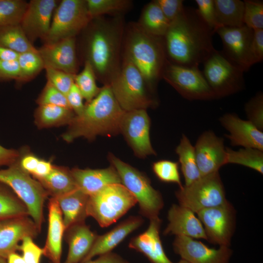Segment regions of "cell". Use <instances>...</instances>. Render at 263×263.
I'll return each mask as SVG.
<instances>
[{
  "label": "cell",
  "instance_id": "cell-50",
  "mask_svg": "<svg viewBox=\"0 0 263 263\" xmlns=\"http://www.w3.org/2000/svg\"><path fill=\"white\" fill-rule=\"evenodd\" d=\"M19 68L16 60H0V81L18 80Z\"/></svg>",
  "mask_w": 263,
  "mask_h": 263
},
{
  "label": "cell",
  "instance_id": "cell-4",
  "mask_svg": "<svg viewBox=\"0 0 263 263\" xmlns=\"http://www.w3.org/2000/svg\"><path fill=\"white\" fill-rule=\"evenodd\" d=\"M120 41L118 26L104 20L96 23L88 36L86 60L104 85L109 84L119 69Z\"/></svg>",
  "mask_w": 263,
  "mask_h": 263
},
{
  "label": "cell",
  "instance_id": "cell-14",
  "mask_svg": "<svg viewBox=\"0 0 263 263\" xmlns=\"http://www.w3.org/2000/svg\"><path fill=\"white\" fill-rule=\"evenodd\" d=\"M150 120L146 110L125 112L122 117L120 132L139 158L156 154L150 140Z\"/></svg>",
  "mask_w": 263,
  "mask_h": 263
},
{
  "label": "cell",
  "instance_id": "cell-1",
  "mask_svg": "<svg viewBox=\"0 0 263 263\" xmlns=\"http://www.w3.org/2000/svg\"><path fill=\"white\" fill-rule=\"evenodd\" d=\"M214 33L204 22L196 9L184 7L171 21L163 37L169 61L186 67H199L215 51Z\"/></svg>",
  "mask_w": 263,
  "mask_h": 263
},
{
  "label": "cell",
  "instance_id": "cell-45",
  "mask_svg": "<svg viewBox=\"0 0 263 263\" xmlns=\"http://www.w3.org/2000/svg\"><path fill=\"white\" fill-rule=\"evenodd\" d=\"M37 102L39 105H54L71 109L66 95L55 88L48 81L38 98Z\"/></svg>",
  "mask_w": 263,
  "mask_h": 263
},
{
  "label": "cell",
  "instance_id": "cell-42",
  "mask_svg": "<svg viewBox=\"0 0 263 263\" xmlns=\"http://www.w3.org/2000/svg\"><path fill=\"white\" fill-rule=\"evenodd\" d=\"M244 23L253 30L263 29V2L261 0H245Z\"/></svg>",
  "mask_w": 263,
  "mask_h": 263
},
{
  "label": "cell",
  "instance_id": "cell-8",
  "mask_svg": "<svg viewBox=\"0 0 263 263\" xmlns=\"http://www.w3.org/2000/svg\"><path fill=\"white\" fill-rule=\"evenodd\" d=\"M137 203L122 184H111L89 196L87 213L105 227L115 222Z\"/></svg>",
  "mask_w": 263,
  "mask_h": 263
},
{
  "label": "cell",
  "instance_id": "cell-43",
  "mask_svg": "<svg viewBox=\"0 0 263 263\" xmlns=\"http://www.w3.org/2000/svg\"><path fill=\"white\" fill-rule=\"evenodd\" d=\"M47 81L62 93L66 95L75 83V75L49 67H44Z\"/></svg>",
  "mask_w": 263,
  "mask_h": 263
},
{
  "label": "cell",
  "instance_id": "cell-27",
  "mask_svg": "<svg viewBox=\"0 0 263 263\" xmlns=\"http://www.w3.org/2000/svg\"><path fill=\"white\" fill-rule=\"evenodd\" d=\"M65 231L69 249L64 263H81L91 249L97 235L84 222L74 225Z\"/></svg>",
  "mask_w": 263,
  "mask_h": 263
},
{
  "label": "cell",
  "instance_id": "cell-33",
  "mask_svg": "<svg viewBox=\"0 0 263 263\" xmlns=\"http://www.w3.org/2000/svg\"><path fill=\"white\" fill-rule=\"evenodd\" d=\"M75 115L72 109L54 105H41L35 112L36 124L40 127L69 124Z\"/></svg>",
  "mask_w": 263,
  "mask_h": 263
},
{
  "label": "cell",
  "instance_id": "cell-51",
  "mask_svg": "<svg viewBox=\"0 0 263 263\" xmlns=\"http://www.w3.org/2000/svg\"><path fill=\"white\" fill-rule=\"evenodd\" d=\"M70 108L74 112L75 115L80 114L83 111L85 105H84V99L80 92L74 83L68 93L66 95Z\"/></svg>",
  "mask_w": 263,
  "mask_h": 263
},
{
  "label": "cell",
  "instance_id": "cell-32",
  "mask_svg": "<svg viewBox=\"0 0 263 263\" xmlns=\"http://www.w3.org/2000/svg\"><path fill=\"white\" fill-rule=\"evenodd\" d=\"M217 22L220 27H239L244 25V2L240 0H214Z\"/></svg>",
  "mask_w": 263,
  "mask_h": 263
},
{
  "label": "cell",
  "instance_id": "cell-22",
  "mask_svg": "<svg viewBox=\"0 0 263 263\" xmlns=\"http://www.w3.org/2000/svg\"><path fill=\"white\" fill-rule=\"evenodd\" d=\"M194 213L190 209L180 205H172L168 211L169 224L164 234L207 240L203 225Z\"/></svg>",
  "mask_w": 263,
  "mask_h": 263
},
{
  "label": "cell",
  "instance_id": "cell-47",
  "mask_svg": "<svg viewBox=\"0 0 263 263\" xmlns=\"http://www.w3.org/2000/svg\"><path fill=\"white\" fill-rule=\"evenodd\" d=\"M19 249L22 251V256L26 263H40L41 256L43 255V248H40L33 242V237H24Z\"/></svg>",
  "mask_w": 263,
  "mask_h": 263
},
{
  "label": "cell",
  "instance_id": "cell-21",
  "mask_svg": "<svg viewBox=\"0 0 263 263\" xmlns=\"http://www.w3.org/2000/svg\"><path fill=\"white\" fill-rule=\"evenodd\" d=\"M219 121L228 132L225 137L232 146L263 151V132L251 122L242 119L237 115L231 113L224 114Z\"/></svg>",
  "mask_w": 263,
  "mask_h": 263
},
{
  "label": "cell",
  "instance_id": "cell-37",
  "mask_svg": "<svg viewBox=\"0 0 263 263\" xmlns=\"http://www.w3.org/2000/svg\"><path fill=\"white\" fill-rule=\"evenodd\" d=\"M17 61L19 68V76L17 81H29L44 69L43 61L38 49L19 54Z\"/></svg>",
  "mask_w": 263,
  "mask_h": 263
},
{
  "label": "cell",
  "instance_id": "cell-30",
  "mask_svg": "<svg viewBox=\"0 0 263 263\" xmlns=\"http://www.w3.org/2000/svg\"><path fill=\"white\" fill-rule=\"evenodd\" d=\"M169 23L157 3L153 0L144 7L138 25L147 34L163 38Z\"/></svg>",
  "mask_w": 263,
  "mask_h": 263
},
{
  "label": "cell",
  "instance_id": "cell-49",
  "mask_svg": "<svg viewBox=\"0 0 263 263\" xmlns=\"http://www.w3.org/2000/svg\"><path fill=\"white\" fill-rule=\"evenodd\" d=\"M251 65L263 59V29L255 30L250 49Z\"/></svg>",
  "mask_w": 263,
  "mask_h": 263
},
{
  "label": "cell",
  "instance_id": "cell-31",
  "mask_svg": "<svg viewBox=\"0 0 263 263\" xmlns=\"http://www.w3.org/2000/svg\"><path fill=\"white\" fill-rule=\"evenodd\" d=\"M175 152L178 156L185 185H188L200 178L201 176L197 164L194 147L184 134L175 149Z\"/></svg>",
  "mask_w": 263,
  "mask_h": 263
},
{
  "label": "cell",
  "instance_id": "cell-15",
  "mask_svg": "<svg viewBox=\"0 0 263 263\" xmlns=\"http://www.w3.org/2000/svg\"><path fill=\"white\" fill-rule=\"evenodd\" d=\"M253 32L245 25L239 27H221L215 32L223 43L222 54L244 72L252 66L250 49Z\"/></svg>",
  "mask_w": 263,
  "mask_h": 263
},
{
  "label": "cell",
  "instance_id": "cell-54",
  "mask_svg": "<svg viewBox=\"0 0 263 263\" xmlns=\"http://www.w3.org/2000/svg\"><path fill=\"white\" fill-rule=\"evenodd\" d=\"M83 263H130L119 255L112 252L100 255L94 260H90Z\"/></svg>",
  "mask_w": 263,
  "mask_h": 263
},
{
  "label": "cell",
  "instance_id": "cell-23",
  "mask_svg": "<svg viewBox=\"0 0 263 263\" xmlns=\"http://www.w3.org/2000/svg\"><path fill=\"white\" fill-rule=\"evenodd\" d=\"M143 233L132 238L129 247L144 254L151 263H173L166 255L160 237L162 221L159 217L150 220Z\"/></svg>",
  "mask_w": 263,
  "mask_h": 263
},
{
  "label": "cell",
  "instance_id": "cell-11",
  "mask_svg": "<svg viewBox=\"0 0 263 263\" xmlns=\"http://www.w3.org/2000/svg\"><path fill=\"white\" fill-rule=\"evenodd\" d=\"M91 20L86 0H62L54 11L44 44L75 37Z\"/></svg>",
  "mask_w": 263,
  "mask_h": 263
},
{
  "label": "cell",
  "instance_id": "cell-48",
  "mask_svg": "<svg viewBox=\"0 0 263 263\" xmlns=\"http://www.w3.org/2000/svg\"><path fill=\"white\" fill-rule=\"evenodd\" d=\"M165 17L170 23L184 9L183 0H155Z\"/></svg>",
  "mask_w": 263,
  "mask_h": 263
},
{
  "label": "cell",
  "instance_id": "cell-41",
  "mask_svg": "<svg viewBox=\"0 0 263 263\" xmlns=\"http://www.w3.org/2000/svg\"><path fill=\"white\" fill-rule=\"evenodd\" d=\"M152 170L162 182L177 184L179 188L183 187L179 171V163L168 160H161L154 162Z\"/></svg>",
  "mask_w": 263,
  "mask_h": 263
},
{
  "label": "cell",
  "instance_id": "cell-19",
  "mask_svg": "<svg viewBox=\"0 0 263 263\" xmlns=\"http://www.w3.org/2000/svg\"><path fill=\"white\" fill-rule=\"evenodd\" d=\"M38 232L28 215L0 220V257L6 259L19 249V243L24 237H35Z\"/></svg>",
  "mask_w": 263,
  "mask_h": 263
},
{
  "label": "cell",
  "instance_id": "cell-17",
  "mask_svg": "<svg viewBox=\"0 0 263 263\" xmlns=\"http://www.w3.org/2000/svg\"><path fill=\"white\" fill-rule=\"evenodd\" d=\"M175 253L189 263H229L232 250L225 246L210 248L201 242L186 236H176L173 243Z\"/></svg>",
  "mask_w": 263,
  "mask_h": 263
},
{
  "label": "cell",
  "instance_id": "cell-40",
  "mask_svg": "<svg viewBox=\"0 0 263 263\" xmlns=\"http://www.w3.org/2000/svg\"><path fill=\"white\" fill-rule=\"evenodd\" d=\"M131 1L127 0H86L92 20L103 15L120 12L127 9Z\"/></svg>",
  "mask_w": 263,
  "mask_h": 263
},
{
  "label": "cell",
  "instance_id": "cell-3",
  "mask_svg": "<svg viewBox=\"0 0 263 263\" xmlns=\"http://www.w3.org/2000/svg\"><path fill=\"white\" fill-rule=\"evenodd\" d=\"M127 37L125 56L141 73L150 92H153L167 60L163 38L147 34L138 24L132 26Z\"/></svg>",
  "mask_w": 263,
  "mask_h": 263
},
{
  "label": "cell",
  "instance_id": "cell-35",
  "mask_svg": "<svg viewBox=\"0 0 263 263\" xmlns=\"http://www.w3.org/2000/svg\"><path fill=\"white\" fill-rule=\"evenodd\" d=\"M226 164H234L252 169L263 173V151L248 148L234 150L225 148Z\"/></svg>",
  "mask_w": 263,
  "mask_h": 263
},
{
  "label": "cell",
  "instance_id": "cell-18",
  "mask_svg": "<svg viewBox=\"0 0 263 263\" xmlns=\"http://www.w3.org/2000/svg\"><path fill=\"white\" fill-rule=\"evenodd\" d=\"M194 147L197 166L201 176L219 171L226 164L224 139L212 131L203 132Z\"/></svg>",
  "mask_w": 263,
  "mask_h": 263
},
{
  "label": "cell",
  "instance_id": "cell-56",
  "mask_svg": "<svg viewBox=\"0 0 263 263\" xmlns=\"http://www.w3.org/2000/svg\"><path fill=\"white\" fill-rule=\"evenodd\" d=\"M19 54L0 46V60H16Z\"/></svg>",
  "mask_w": 263,
  "mask_h": 263
},
{
  "label": "cell",
  "instance_id": "cell-7",
  "mask_svg": "<svg viewBox=\"0 0 263 263\" xmlns=\"http://www.w3.org/2000/svg\"><path fill=\"white\" fill-rule=\"evenodd\" d=\"M0 183L9 187L24 204L40 231L44 203L48 195L41 184L33 179L17 162L7 169H0Z\"/></svg>",
  "mask_w": 263,
  "mask_h": 263
},
{
  "label": "cell",
  "instance_id": "cell-44",
  "mask_svg": "<svg viewBox=\"0 0 263 263\" xmlns=\"http://www.w3.org/2000/svg\"><path fill=\"white\" fill-rule=\"evenodd\" d=\"M245 112L248 120L258 129H263V94L258 93L245 104Z\"/></svg>",
  "mask_w": 263,
  "mask_h": 263
},
{
  "label": "cell",
  "instance_id": "cell-57",
  "mask_svg": "<svg viewBox=\"0 0 263 263\" xmlns=\"http://www.w3.org/2000/svg\"><path fill=\"white\" fill-rule=\"evenodd\" d=\"M6 260L7 263H26L22 256L16 252L9 254Z\"/></svg>",
  "mask_w": 263,
  "mask_h": 263
},
{
  "label": "cell",
  "instance_id": "cell-25",
  "mask_svg": "<svg viewBox=\"0 0 263 263\" xmlns=\"http://www.w3.org/2000/svg\"><path fill=\"white\" fill-rule=\"evenodd\" d=\"M71 171L77 188L89 196L108 185L121 184L117 171L112 165L102 169L74 168Z\"/></svg>",
  "mask_w": 263,
  "mask_h": 263
},
{
  "label": "cell",
  "instance_id": "cell-24",
  "mask_svg": "<svg viewBox=\"0 0 263 263\" xmlns=\"http://www.w3.org/2000/svg\"><path fill=\"white\" fill-rule=\"evenodd\" d=\"M139 216H131L119 224L108 232L97 236L89 253L80 263L91 260L94 257L112 251L126 237L143 224Z\"/></svg>",
  "mask_w": 263,
  "mask_h": 263
},
{
  "label": "cell",
  "instance_id": "cell-58",
  "mask_svg": "<svg viewBox=\"0 0 263 263\" xmlns=\"http://www.w3.org/2000/svg\"><path fill=\"white\" fill-rule=\"evenodd\" d=\"M0 263H7L6 260L3 258L0 257Z\"/></svg>",
  "mask_w": 263,
  "mask_h": 263
},
{
  "label": "cell",
  "instance_id": "cell-59",
  "mask_svg": "<svg viewBox=\"0 0 263 263\" xmlns=\"http://www.w3.org/2000/svg\"><path fill=\"white\" fill-rule=\"evenodd\" d=\"M177 263H189L187 261L181 259L180 261H179Z\"/></svg>",
  "mask_w": 263,
  "mask_h": 263
},
{
  "label": "cell",
  "instance_id": "cell-52",
  "mask_svg": "<svg viewBox=\"0 0 263 263\" xmlns=\"http://www.w3.org/2000/svg\"><path fill=\"white\" fill-rule=\"evenodd\" d=\"M19 157V153L17 150L0 145V166H10L17 162Z\"/></svg>",
  "mask_w": 263,
  "mask_h": 263
},
{
  "label": "cell",
  "instance_id": "cell-20",
  "mask_svg": "<svg viewBox=\"0 0 263 263\" xmlns=\"http://www.w3.org/2000/svg\"><path fill=\"white\" fill-rule=\"evenodd\" d=\"M38 50L44 67H51L73 75L77 74L78 64L75 37L44 44Z\"/></svg>",
  "mask_w": 263,
  "mask_h": 263
},
{
  "label": "cell",
  "instance_id": "cell-12",
  "mask_svg": "<svg viewBox=\"0 0 263 263\" xmlns=\"http://www.w3.org/2000/svg\"><path fill=\"white\" fill-rule=\"evenodd\" d=\"M162 78L184 98L189 100L216 99L199 67H186L167 60Z\"/></svg>",
  "mask_w": 263,
  "mask_h": 263
},
{
  "label": "cell",
  "instance_id": "cell-10",
  "mask_svg": "<svg viewBox=\"0 0 263 263\" xmlns=\"http://www.w3.org/2000/svg\"><path fill=\"white\" fill-rule=\"evenodd\" d=\"M203 63V74L216 99L233 94L244 88V72L221 51L216 50Z\"/></svg>",
  "mask_w": 263,
  "mask_h": 263
},
{
  "label": "cell",
  "instance_id": "cell-6",
  "mask_svg": "<svg viewBox=\"0 0 263 263\" xmlns=\"http://www.w3.org/2000/svg\"><path fill=\"white\" fill-rule=\"evenodd\" d=\"M108 158L117 171L121 184L136 199L141 214L150 220L158 217L164 201L162 195L153 188L148 177L113 154H109Z\"/></svg>",
  "mask_w": 263,
  "mask_h": 263
},
{
  "label": "cell",
  "instance_id": "cell-2",
  "mask_svg": "<svg viewBox=\"0 0 263 263\" xmlns=\"http://www.w3.org/2000/svg\"><path fill=\"white\" fill-rule=\"evenodd\" d=\"M125 113L114 97L110 86L105 84L98 94L85 105L83 112L75 115L62 138L71 142L80 137L93 140L98 135H116L120 132Z\"/></svg>",
  "mask_w": 263,
  "mask_h": 263
},
{
  "label": "cell",
  "instance_id": "cell-16",
  "mask_svg": "<svg viewBox=\"0 0 263 263\" xmlns=\"http://www.w3.org/2000/svg\"><path fill=\"white\" fill-rule=\"evenodd\" d=\"M57 3L56 0H31L28 3L20 25L33 44L46 37Z\"/></svg>",
  "mask_w": 263,
  "mask_h": 263
},
{
  "label": "cell",
  "instance_id": "cell-5",
  "mask_svg": "<svg viewBox=\"0 0 263 263\" xmlns=\"http://www.w3.org/2000/svg\"><path fill=\"white\" fill-rule=\"evenodd\" d=\"M109 85L118 103L125 112L146 110L156 104L148 92L149 89L143 75L126 56Z\"/></svg>",
  "mask_w": 263,
  "mask_h": 263
},
{
  "label": "cell",
  "instance_id": "cell-34",
  "mask_svg": "<svg viewBox=\"0 0 263 263\" xmlns=\"http://www.w3.org/2000/svg\"><path fill=\"white\" fill-rule=\"evenodd\" d=\"M0 46L19 54L36 49L26 36L20 24L0 27Z\"/></svg>",
  "mask_w": 263,
  "mask_h": 263
},
{
  "label": "cell",
  "instance_id": "cell-36",
  "mask_svg": "<svg viewBox=\"0 0 263 263\" xmlns=\"http://www.w3.org/2000/svg\"><path fill=\"white\" fill-rule=\"evenodd\" d=\"M27 215L24 204L7 186L0 183V220Z\"/></svg>",
  "mask_w": 263,
  "mask_h": 263
},
{
  "label": "cell",
  "instance_id": "cell-28",
  "mask_svg": "<svg viewBox=\"0 0 263 263\" xmlns=\"http://www.w3.org/2000/svg\"><path fill=\"white\" fill-rule=\"evenodd\" d=\"M61 211L65 230L72 225L84 222L89 195L77 188L55 198Z\"/></svg>",
  "mask_w": 263,
  "mask_h": 263
},
{
  "label": "cell",
  "instance_id": "cell-9",
  "mask_svg": "<svg viewBox=\"0 0 263 263\" xmlns=\"http://www.w3.org/2000/svg\"><path fill=\"white\" fill-rule=\"evenodd\" d=\"M175 196L179 205L196 213L228 201L219 171L201 176L191 184L183 186L175 192Z\"/></svg>",
  "mask_w": 263,
  "mask_h": 263
},
{
  "label": "cell",
  "instance_id": "cell-46",
  "mask_svg": "<svg viewBox=\"0 0 263 263\" xmlns=\"http://www.w3.org/2000/svg\"><path fill=\"white\" fill-rule=\"evenodd\" d=\"M196 12L204 22L215 33L220 27L217 22L214 0H195Z\"/></svg>",
  "mask_w": 263,
  "mask_h": 263
},
{
  "label": "cell",
  "instance_id": "cell-29",
  "mask_svg": "<svg viewBox=\"0 0 263 263\" xmlns=\"http://www.w3.org/2000/svg\"><path fill=\"white\" fill-rule=\"evenodd\" d=\"M38 180L48 194L54 198L78 188L71 170L63 167L53 166L48 175Z\"/></svg>",
  "mask_w": 263,
  "mask_h": 263
},
{
  "label": "cell",
  "instance_id": "cell-26",
  "mask_svg": "<svg viewBox=\"0 0 263 263\" xmlns=\"http://www.w3.org/2000/svg\"><path fill=\"white\" fill-rule=\"evenodd\" d=\"M65 228L61 211L56 199L51 197L48 204V227L43 248V255L52 263H61L62 243Z\"/></svg>",
  "mask_w": 263,
  "mask_h": 263
},
{
  "label": "cell",
  "instance_id": "cell-13",
  "mask_svg": "<svg viewBox=\"0 0 263 263\" xmlns=\"http://www.w3.org/2000/svg\"><path fill=\"white\" fill-rule=\"evenodd\" d=\"M209 242L229 247L235 226V210L228 201L197 213Z\"/></svg>",
  "mask_w": 263,
  "mask_h": 263
},
{
  "label": "cell",
  "instance_id": "cell-55",
  "mask_svg": "<svg viewBox=\"0 0 263 263\" xmlns=\"http://www.w3.org/2000/svg\"><path fill=\"white\" fill-rule=\"evenodd\" d=\"M53 166L49 161L40 159L39 163L32 174L37 179L43 178L52 171Z\"/></svg>",
  "mask_w": 263,
  "mask_h": 263
},
{
  "label": "cell",
  "instance_id": "cell-39",
  "mask_svg": "<svg viewBox=\"0 0 263 263\" xmlns=\"http://www.w3.org/2000/svg\"><path fill=\"white\" fill-rule=\"evenodd\" d=\"M28 3L23 0H0V27L20 24Z\"/></svg>",
  "mask_w": 263,
  "mask_h": 263
},
{
  "label": "cell",
  "instance_id": "cell-38",
  "mask_svg": "<svg viewBox=\"0 0 263 263\" xmlns=\"http://www.w3.org/2000/svg\"><path fill=\"white\" fill-rule=\"evenodd\" d=\"M96 75L90 62L85 61L82 71L75 75V84L83 97L89 103L99 93L101 88L96 83Z\"/></svg>",
  "mask_w": 263,
  "mask_h": 263
},
{
  "label": "cell",
  "instance_id": "cell-53",
  "mask_svg": "<svg viewBox=\"0 0 263 263\" xmlns=\"http://www.w3.org/2000/svg\"><path fill=\"white\" fill-rule=\"evenodd\" d=\"M40 160L33 154H26L22 157L19 164L26 172L32 174L35 170Z\"/></svg>",
  "mask_w": 263,
  "mask_h": 263
}]
</instances>
